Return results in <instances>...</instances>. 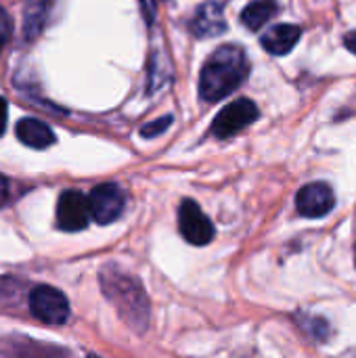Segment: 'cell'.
Instances as JSON below:
<instances>
[{
    "mask_svg": "<svg viewBox=\"0 0 356 358\" xmlns=\"http://www.w3.org/2000/svg\"><path fill=\"white\" fill-rule=\"evenodd\" d=\"M99 281L105 298L115 306L122 321L132 331L143 334L149 325L151 310H149V298L141 281L111 264L101 271Z\"/></svg>",
    "mask_w": 356,
    "mask_h": 358,
    "instance_id": "1",
    "label": "cell"
},
{
    "mask_svg": "<svg viewBox=\"0 0 356 358\" xmlns=\"http://www.w3.org/2000/svg\"><path fill=\"white\" fill-rule=\"evenodd\" d=\"M250 71L243 48L235 44L220 46L204 65L199 76V94L208 103H216L237 90Z\"/></svg>",
    "mask_w": 356,
    "mask_h": 358,
    "instance_id": "2",
    "label": "cell"
},
{
    "mask_svg": "<svg viewBox=\"0 0 356 358\" xmlns=\"http://www.w3.org/2000/svg\"><path fill=\"white\" fill-rule=\"evenodd\" d=\"M29 310L44 325L59 327V325H65V321L69 319L67 298L50 285H38L36 289H31Z\"/></svg>",
    "mask_w": 356,
    "mask_h": 358,
    "instance_id": "3",
    "label": "cell"
},
{
    "mask_svg": "<svg viewBox=\"0 0 356 358\" xmlns=\"http://www.w3.org/2000/svg\"><path fill=\"white\" fill-rule=\"evenodd\" d=\"M260 111L254 101L250 99H237L231 105H227L212 122V134L220 141L231 138L233 134L241 132L250 124L258 120Z\"/></svg>",
    "mask_w": 356,
    "mask_h": 358,
    "instance_id": "4",
    "label": "cell"
},
{
    "mask_svg": "<svg viewBox=\"0 0 356 358\" xmlns=\"http://www.w3.org/2000/svg\"><path fill=\"white\" fill-rule=\"evenodd\" d=\"M124 203H126V197L118 185H113V182L99 185L88 197L90 218L97 224H111L122 216Z\"/></svg>",
    "mask_w": 356,
    "mask_h": 358,
    "instance_id": "5",
    "label": "cell"
},
{
    "mask_svg": "<svg viewBox=\"0 0 356 358\" xmlns=\"http://www.w3.org/2000/svg\"><path fill=\"white\" fill-rule=\"evenodd\" d=\"M180 235L193 245H208L214 239V224L193 199H185L178 208Z\"/></svg>",
    "mask_w": 356,
    "mask_h": 358,
    "instance_id": "6",
    "label": "cell"
},
{
    "mask_svg": "<svg viewBox=\"0 0 356 358\" xmlns=\"http://www.w3.org/2000/svg\"><path fill=\"white\" fill-rule=\"evenodd\" d=\"M90 206L80 191H65L57 203V224L61 231H82L88 227Z\"/></svg>",
    "mask_w": 356,
    "mask_h": 358,
    "instance_id": "7",
    "label": "cell"
},
{
    "mask_svg": "<svg viewBox=\"0 0 356 358\" xmlns=\"http://www.w3.org/2000/svg\"><path fill=\"white\" fill-rule=\"evenodd\" d=\"M334 206H336V195L332 187L325 182L306 185L296 195V208L304 218H323L334 210Z\"/></svg>",
    "mask_w": 356,
    "mask_h": 358,
    "instance_id": "8",
    "label": "cell"
},
{
    "mask_svg": "<svg viewBox=\"0 0 356 358\" xmlns=\"http://www.w3.org/2000/svg\"><path fill=\"white\" fill-rule=\"evenodd\" d=\"M191 31L193 36L197 38H214V36H220L225 34L227 29V21H225V13H222V6L214 0H208L204 2L193 19H191Z\"/></svg>",
    "mask_w": 356,
    "mask_h": 358,
    "instance_id": "9",
    "label": "cell"
},
{
    "mask_svg": "<svg viewBox=\"0 0 356 358\" xmlns=\"http://www.w3.org/2000/svg\"><path fill=\"white\" fill-rule=\"evenodd\" d=\"M302 36V29L298 25H292V23H281V25H275L271 27L264 36H262V46L266 52L271 55H287L300 40Z\"/></svg>",
    "mask_w": 356,
    "mask_h": 358,
    "instance_id": "10",
    "label": "cell"
},
{
    "mask_svg": "<svg viewBox=\"0 0 356 358\" xmlns=\"http://www.w3.org/2000/svg\"><path fill=\"white\" fill-rule=\"evenodd\" d=\"M15 134H17V138H19L23 145H27V147H31V149H46V147H50V145L55 143L52 130H50L44 122H40V120H36V117H23V120L17 124Z\"/></svg>",
    "mask_w": 356,
    "mask_h": 358,
    "instance_id": "11",
    "label": "cell"
},
{
    "mask_svg": "<svg viewBox=\"0 0 356 358\" xmlns=\"http://www.w3.org/2000/svg\"><path fill=\"white\" fill-rule=\"evenodd\" d=\"M52 0H27L25 10H23V38L27 42L36 40L50 15Z\"/></svg>",
    "mask_w": 356,
    "mask_h": 358,
    "instance_id": "12",
    "label": "cell"
},
{
    "mask_svg": "<svg viewBox=\"0 0 356 358\" xmlns=\"http://www.w3.org/2000/svg\"><path fill=\"white\" fill-rule=\"evenodd\" d=\"M277 10H279L277 0H254V2H250V4L243 8V13H241V23H243L248 29L256 31V29H260L264 23H269V21L277 15Z\"/></svg>",
    "mask_w": 356,
    "mask_h": 358,
    "instance_id": "13",
    "label": "cell"
},
{
    "mask_svg": "<svg viewBox=\"0 0 356 358\" xmlns=\"http://www.w3.org/2000/svg\"><path fill=\"white\" fill-rule=\"evenodd\" d=\"M170 124H172V115H164V117H159V120L147 122V124L141 128V136H145V138L157 136V134H162L164 130H168Z\"/></svg>",
    "mask_w": 356,
    "mask_h": 358,
    "instance_id": "14",
    "label": "cell"
},
{
    "mask_svg": "<svg viewBox=\"0 0 356 358\" xmlns=\"http://www.w3.org/2000/svg\"><path fill=\"white\" fill-rule=\"evenodd\" d=\"M10 36H13V17L8 15L6 8L0 6V50L8 44Z\"/></svg>",
    "mask_w": 356,
    "mask_h": 358,
    "instance_id": "15",
    "label": "cell"
},
{
    "mask_svg": "<svg viewBox=\"0 0 356 358\" xmlns=\"http://www.w3.org/2000/svg\"><path fill=\"white\" fill-rule=\"evenodd\" d=\"M141 2V10H143V17L149 25H153L155 21V15H157V4L155 0H138Z\"/></svg>",
    "mask_w": 356,
    "mask_h": 358,
    "instance_id": "16",
    "label": "cell"
},
{
    "mask_svg": "<svg viewBox=\"0 0 356 358\" xmlns=\"http://www.w3.org/2000/svg\"><path fill=\"white\" fill-rule=\"evenodd\" d=\"M6 115H8V105H6V101L0 96V136L4 134V128H6Z\"/></svg>",
    "mask_w": 356,
    "mask_h": 358,
    "instance_id": "17",
    "label": "cell"
},
{
    "mask_svg": "<svg viewBox=\"0 0 356 358\" xmlns=\"http://www.w3.org/2000/svg\"><path fill=\"white\" fill-rule=\"evenodd\" d=\"M344 46H346L350 52H355L356 55V31H350V34L344 36Z\"/></svg>",
    "mask_w": 356,
    "mask_h": 358,
    "instance_id": "18",
    "label": "cell"
},
{
    "mask_svg": "<svg viewBox=\"0 0 356 358\" xmlns=\"http://www.w3.org/2000/svg\"><path fill=\"white\" fill-rule=\"evenodd\" d=\"M6 197H8V182H6V178L0 176V206L6 201Z\"/></svg>",
    "mask_w": 356,
    "mask_h": 358,
    "instance_id": "19",
    "label": "cell"
}]
</instances>
